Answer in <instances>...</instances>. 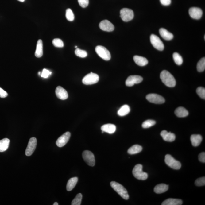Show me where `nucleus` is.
<instances>
[{"mask_svg": "<svg viewBox=\"0 0 205 205\" xmlns=\"http://www.w3.org/2000/svg\"><path fill=\"white\" fill-rule=\"evenodd\" d=\"M99 80V75L91 72L83 78L82 82L83 84L85 85H92L98 82Z\"/></svg>", "mask_w": 205, "mask_h": 205, "instance_id": "6", "label": "nucleus"}, {"mask_svg": "<svg viewBox=\"0 0 205 205\" xmlns=\"http://www.w3.org/2000/svg\"><path fill=\"white\" fill-rule=\"evenodd\" d=\"M55 92L57 97L61 100H66L68 98V92L66 90L60 86L56 88Z\"/></svg>", "mask_w": 205, "mask_h": 205, "instance_id": "16", "label": "nucleus"}, {"mask_svg": "<svg viewBox=\"0 0 205 205\" xmlns=\"http://www.w3.org/2000/svg\"><path fill=\"white\" fill-rule=\"evenodd\" d=\"M202 139V137L199 134H193L191 136V141L193 146H199L201 144Z\"/></svg>", "mask_w": 205, "mask_h": 205, "instance_id": "21", "label": "nucleus"}, {"mask_svg": "<svg viewBox=\"0 0 205 205\" xmlns=\"http://www.w3.org/2000/svg\"><path fill=\"white\" fill-rule=\"evenodd\" d=\"M116 126L113 124H108L104 125L101 127L102 131L110 134L114 133L116 132Z\"/></svg>", "mask_w": 205, "mask_h": 205, "instance_id": "19", "label": "nucleus"}, {"mask_svg": "<svg viewBox=\"0 0 205 205\" xmlns=\"http://www.w3.org/2000/svg\"><path fill=\"white\" fill-rule=\"evenodd\" d=\"M53 205H58L59 204H58V203H57V202H55V203H54L53 204Z\"/></svg>", "mask_w": 205, "mask_h": 205, "instance_id": "44", "label": "nucleus"}, {"mask_svg": "<svg viewBox=\"0 0 205 205\" xmlns=\"http://www.w3.org/2000/svg\"><path fill=\"white\" fill-rule=\"evenodd\" d=\"M52 44L56 47L62 48L64 46L63 41L59 38H55L53 40Z\"/></svg>", "mask_w": 205, "mask_h": 205, "instance_id": "36", "label": "nucleus"}, {"mask_svg": "<svg viewBox=\"0 0 205 205\" xmlns=\"http://www.w3.org/2000/svg\"><path fill=\"white\" fill-rule=\"evenodd\" d=\"M130 111V109L128 105L122 106L118 110V116H124L128 114Z\"/></svg>", "mask_w": 205, "mask_h": 205, "instance_id": "28", "label": "nucleus"}, {"mask_svg": "<svg viewBox=\"0 0 205 205\" xmlns=\"http://www.w3.org/2000/svg\"><path fill=\"white\" fill-rule=\"evenodd\" d=\"M164 161L166 164L173 169L178 170L181 167L180 162L176 161L170 155H166L165 157Z\"/></svg>", "mask_w": 205, "mask_h": 205, "instance_id": "4", "label": "nucleus"}, {"mask_svg": "<svg viewBox=\"0 0 205 205\" xmlns=\"http://www.w3.org/2000/svg\"><path fill=\"white\" fill-rule=\"evenodd\" d=\"M142 150V147L139 145H134L131 147L128 150V153L130 155L136 154L140 153Z\"/></svg>", "mask_w": 205, "mask_h": 205, "instance_id": "29", "label": "nucleus"}, {"mask_svg": "<svg viewBox=\"0 0 205 205\" xmlns=\"http://www.w3.org/2000/svg\"><path fill=\"white\" fill-rule=\"evenodd\" d=\"M195 185L197 186H203L205 185V177H203L197 179L195 182Z\"/></svg>", "mask_w": 205, "mask_h": 205, "instance_id": "38", "label": "nucleus"}, {"mask_svg": "<svg viewBox=\"0 0 205 205\" xmlns=\"http://www.w3.org/2000/svg\"><path fill=\"white\" fill-rule=\"evenodd\" d=\"M51 74V72L46 69L43 70L42 73L39 72V75L43 78H47L48 77L49 75Z\"/></svg>", "mask_w": 205, "mask_h": 205, "instance_id": "39", "label": "nucleus"}, {"mask_svg": "<svg viewBox=\"0 0 205 205\" xmlns=\"http://www.w3.org/2000/svg\"><path fill=\"white\" fill-rule=\"evenodd\" d=\"M199 160V161L202 162L204 163L205 162V153H200L198 156Z\"/></svg>", "mask_w": 205, "mask_h": 205, "instance_id": "42", "label": "nucleus"}, {"mask_svg": "<svg viewBox=\"0 0 205 205\" xmlns=\"http://www.w3.org/2000/svg\"><path fill=\"white\" fill-rule=\"evenodd\" d=\"M150 41L154 47L159 51H163L164 49V45L162 41L157 36L152 34L150 37Z\"/></svg>", "mask_w": 205, "mask_h": 205, "instance_id": "8", "label": "nucleus"}, {"mask_svg": "<svg viewBox=\"0 0 205 205\" xmlns=\"http://www.w3.org/2000/svg\"><path fill=\"white\" fill-rule=\"evenodd\" d=\"M95 51L101 58L105 60H109L111 58L110 51L106 48L102 46H98L95 48Z\"/></svg>", "mask_w": 205, "mask_h": 205, "instance_id": "5", "label": "nucleus"}, {"mask_svg": "<svg viewBox=\"0 0 205 205\" xmlns=\"http://www.w3.org/2000/svg\"><path fill=\"white\" fill-rule=\"evenodd\" d=\"M37 145V139L32 137L29 141L28 146L25 150V154L27 156H30L33 154L36 149Z\"/></svg>", "mask_w": 205, "mask_h": 205, "instance_id": "11", "label": "nucleus"}, {"mask_svg": "<svg viewBox=\"0 0 205 205\" xmlns=\"http://www.w3.org/2000/svg\"><path fill=\"white\" fill-rule=\"evenodd\" d=\"M143 81L142 77L139 75H131L127 78L126 84L128 87H132L134 84H139Z\"/></svg>", "mask_w": 205, "mask_h": 205, "instance_id": "12", "label": "nucleus"}, {"mask_svg": "<svg viewBox=\"0 0 205 205\" xmlns=\"http://www.w3.org/2000/svg\"><path fill=\"white\" fill-rule=\"evenodd\" d=\"M78 181V178L74 177L68 180L67 185V190L68 191H71L75 188Z\"/></svg>", "mask_w": 205, "mask_h": 205, "instance_id": "26", "label": "nucleus"}, {"mask_svg": "<svg viewBox=\"0 0 205 205\" xmlns=\"http://www.w3.org/2000/svg\"><path fill=\"white\" fill-rule=\"evenodd\" d=\"M75 54L77 56L81 58H84L87 56V53L86 51L79 48H76L75 51Z\"/></svg>", "mask_w": 205, "mask_h": 205, "instance_id": "34", "label": "nucleus"}, {"mask_svg": "<svg viewBox=\"0 0 205 205\" xmlns=\"http://www.w3.org/2000/svg\"><path fill=\"white\" fill-rule=\"evenodd\" d=\"M176 116L179 118H184L188 116V112L186 109L182 107H179L175 110Z\"/></svg>", "mask_w": 205, "mask_h": 205, "instance_id": "25", "label": "nucleus"}, {"mask_svg": "<svg viewBox=\"0 0 205 205\" xmlns=\"http://www.w3.org/2000/svg\"><path fill=\"white\" fill-rule=\"evenodd\" d=\"M196 92L198 95L202 99H205V89L201 87H199L196 89Z\"/></svg>", "mask_w": 205, "mask_h": 205, "instance_id": "37", "label": "nucleus"}, {"mask_svg": "<svg viewBox=\"0 0 205 205\" xmlns=\"http://www.w3.org/2000/svg\"><path fill=\"white\" fill-rule=\"evenodd\" d=\"M160 78L162 82L168 87H175L176 85L175 79L168 71L165 70H163L161 73Z\"/></svg>", "mask_w": 205, "mask_h": 205, "instance_id": "1", "label": "nucleus"}, {"mask_svg": "<svg viewBox=\"0 0 205 205\" xmlns=\"http://www.w3.org/2000/svg\"><path fill=\"white\" fill-rule=\"evenodd\" d=\"M17 1L21 2H23L25 1V0H17Z\"/></svg>", "mask_w": 205, "mask_h": 205, "instance_id": "45", "label": "nucleus"}, {"mask_svg": "<svg viewBox=\"0 0 205 205\" xmlns=\"http://www.w3.org/2000/svg\"><path fill=\"white\" fill-rule=\"evenodd\" d=\"M133 60L135 63L139 66H145L148 63V61L145 57L139 56H134Z\"/></svg>", "mask_w": 205, "mask_h": 205, "instance_id": "20", "label": "nucleus"}, {"mask_svg": "<svg viewBox=\"0 0 205 205\" xmlns=\"http://www.w3.org/2000/svg\"><path fill=\"white\" fill-rule=\"evenodd\" d=\"M146 98L148 101L157 104L164 103L165 99L162 96L155 94H150L146 96Z\"/></svg>", "mask_w": 205, "mask_h": 205, "instance_id": "10", "label": "nucleus"}, {"mask_svg": "<svg viewBox=\"0 0 205 205\" xmlns=\"http://www.w3.org/2000/svg\"><path fill=\"white\" fill-rule=\"evenodd\" d=\"M182 200L177 199L169 198L165 200L162 205H181L182 204Z\"/></svg>", "mask_w": 205, "mask_h": 205, "instance_id": "24", "label": "nucleus"}, {"mask_svg": "<svg viewBox=\"0 0 205 205\" xmlns=\"http://www.w3.org/2000/svg\"><path fill=\"white\" fill-rule=\"evenodd\" d=\"M43 54V44L42 41L39 40L37 44L36 49L35 55L37 57L40 58L42 56Z\"/></svg>", "mask_w": 205, "mask_h": 205, "instance_id": "23", "label": "nucleus"}, {"mask_svg": "<svg viewBox=\"0 0 205 205\" xmlns=\"http://www.w3.org/2000/svg\"><path fill=\"white\" fill-rule=\"evenodd\" d=\"M10 142L9 139L4 138L0 140V153L6 151L9 148Z\"/></svg>", "mask_w": 205, "mask_h": 205, "instance_id": "27", "label": "nucleus"}, {"mask_svg": "<svg viewBox=\"0 0 205 205\" xmlns=\"http://www.w3.org/2000/svg\"><path fill=\"white\" fill-rule=\"evenodd\" d=\"M173 58L174 62L176 64L180 65L183 63V59L181 56L177 52H174L173 54Z\"/></svg>", "mask_w": 205, "mask_h": 205, "instance_id": "30", "label": "nucleus"}, {"mask_svg": "<svg viewBox=\"0 0 205 205\" xmlns=\"http://www.w3.org/2000/svg\"><path fill=\"white\" fill-rule=\"evenodd\" d=\"M159 33L163 39L166 41H170L174 37L173 35L164 28H161L159 30Z\"/></svg>", "mask_w": 205, "mask_h": 205, "instance_id": "18", "label": "nucleus"}, {"mask_svg": "<svg viewBox=\"0 0 205 205\" xmlns=\"http://www.w3.org/2000/svg\"><path fill=\"white\" fill-rule=\"evenodd\" d=\"M156 124L155 121L152 120H147L142 123V126L144 129H147L154 126Z\"/></svg>", "mask_w": 205, "mask_h": 205, "instance_id": "33", "label": "nucleus"}, {"mask_svg": "<svg viewBox=\"0 0 205 205\" xmlns=\"http://www.w3.org/2000/svg\"><path fill=\"white\" fill-rule=\"evenodd\" d=\"M99 27L101 29L106 32H112L114 29V25L108 20H104L101 22L99 24Z\"/></svg>", "mask_w": 205, "mask_h": 205, "instance_id": "15", "label": "nucleus"}, {"mask_svg": "<svg viewBox=\"0 0 205 205\" xmlns=\"http://www.w3.org/2000/svg\"><path fill=\"white\" fill-rule=\"evenodd\" d=\"M168 185L165 184H158L155 187L154 191L157 194H161L165 192L168 190Z\"/></svg>", "mask_w": 205, "mask_h": 205, "instance_id": "22", "label": "nucleus"}, {"mask_svg": "<svg viewBox=\"0 0 205 205\" xmlns=\"http://www.w3.org/2000/svg\"><path fill=\"white\" fill-rule=\"evenodd\" d=\"M71 134L69 132H67L60 136L56 142V145L59 147L64 146L68 142L70 138Z\"/></svg>", "mask_w": 205, "mask_h": 205, "instance_id": "13", "label": "nucleus"}, {"mask_svg": "<svg viewBox=\"0 0 205 205\" xmlns=\"http://www.w3.org/2000/svg\"><path fill=\"white\" fill-rule=\"evenodd\" d=\"M142 166L141 164H137L134 166L133 170V175L138 180H144L148 178V174L142 171Z\"/></svg>", "mask_w": 205, "mask_h": 205, "instance_id": "3", "label": "nucleus"}, {"mask_svg": "<svg viewBox=\"0 0 205 205\" xmlns=\"http://www.w3.org/2000/svg\"><path fill=\"white\" fill-rule=\"evenodd\" d=\"M189 14L191 18L199 20L203 15V11L198 7H191L189 10Z\"/></svg>", "mask_w": 205, "mask_h": 205, "instance_id": "14", "label": "nucleus"}, {"mask_svg": "<svg viewBox=\"0 0 205 205\" xmlns=\"http://www.w3.org/2000/svg\"><path fill=\"white\" fill-rule=\"evenodd\" d=\"M134 12L132 10L128 8H123L120 11V17L124 22H128L133 20Z\"/></svg>", "mask_w": 205, "mask_h": 205, "instance_id": "7", "label": "nucleus"}, {"mask_svg": "<svg viewBox=\"0 0 205 205\" xmlns=\"http://www.w3.org/2000/svg\"><path fill=\"white\" fill-rule=\"evenodd\" d=\"M205 69V58H203L200 59L198 62L197 65V69L200 72L204 71Z\"/></svg>", "mask_w": 205, "mask_h": 205, "instance_id": "31", "label": "nucleus"}, {"mask_svg": "<svg viewBox=\"0 0 205 205\" xmlns=\"http://www.w3.org/2000/svg\"><path fill=\"white\" fill-rule=\"evenodd\" d=\"M83 196L81 193H79L77 195L75 198L72 201V205H80L81 204L82 199Z\"/></svg>", "mask_w": 205, "mask_h": 205, "instance_id": "32", "label": "nucleus"}, {"mask_svg": "<svg viewBox=\"0 0 205 205\" xmlns=\"http://www.w3.org/2000/svg\"><path fill=\"white\" fill-rule=\"evenodd\" d=\"M161 135L163 140L166 141L172 142L175 140V134L171 132H168L167 131L163 130L161 133Z\"/></svg>", "mask_w": 205, "mask_h": 205, "instance_id": "17", "label": "nucleus"}, {"mask_svg": "<svg viewBox=\"0 0 205 205\" xmlns=\"http://www.w3.org/2000/svg\"><path fill=\"white\" fill-rule=\"evenodd\" d=\"M110 186L120 196L125 200L129 199V196L127 190L121 184L116 182H110Z\"/></svg>", "mask_w": 205, "mask_h": 205, "instance_id": "2", "label": "nucleus"}, {"mask_svg": "<svg viewBox=\"0 0 205 205\" xmlns=\"http://www.w3.org/2000/svg\"><path fill=\"white\" fill-rule=\"evenodd\" d=\"M83 157L88 165L91 166H95V157L92 152L89 150H85L83 153Z\"/></svg>", "mask_w": 205, "mask_h": 205, "instance_id": "9", "label": "nucleus"}, {"mask_svg": "<svg viewBox=\"0 0 205 205\" xmlns=\"http://www.w3.org/2000/svg\"><path fill=\"white\" fill-rule=\"evenodd\" d=\"M163 6H168L171 4V0H160Z\"/></svg>", "mask_w": 205, "mask_h": 205, "instance_id": "43", "label": "nucleus"}, {"mask_svg": "<svg viewBox=\"0 0 205 205\" xmlns=\"http://www.w3.org/2000/svg\"><path fill=\"white\" fill-rule=\"evenodd\" d=\"M8 94L6 91H5L1 87H0V97L2 98H4L7 97Z\"/></svg>", "mask_w": 205, "mask_h": 205, "instance_id": "41", "label": "nucleus"}, {"mask_svg": "<svg viewBox=\"0 0 205 205\" xmlns=\"http://www.w3.org/2000/svg\"><path fill=\"white\" fill-rule=\"evenodd\" d=\"M78 2L81 7L86 8L89 4V0H78Z\"/></svg>", "mask_w": 205, "mask_h": 205, "instance_id": "40", "label": "nucleus"}, {"mask_svg": "<svg viewBox=\"0 0 205 205\" xmlns=\"http://www.w3.org/2000/svg\"><path fill=\"white\" fill-rule=\"evenodd\" d=\"M66 17L67 20L70 21H73L75 18L74 15L72 10L67 9L66 11Z\"/></svg>", "mask_w": 205, "mask_h": 205, "instance_id": "35", "label": "nucleus"}]
</instances>
